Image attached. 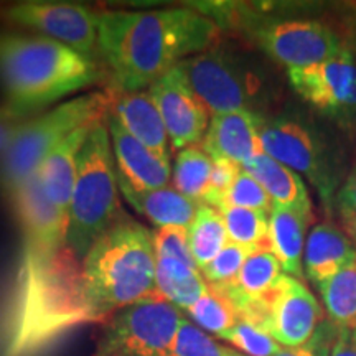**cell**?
I'll list each match as a JSON object with an SVG mask.
<instances>
[{
  "mask_svg": "<svg viewBox=\"0 0 356 356\" xmlns=\"http://www.w3.org/2000/svg\"><path fill=\"white\" fill-rule=\"evenodd\" d=\"M118 170L139 190H157L172 180V163L134 139L113 114H106Z\"/></svg>",
  "mask_w": 356,
  "mask_h": 356,
  "instance_id": "obj_15",
  "label": "cell"
},
{
  "mask_svg": "<svg viewBox=\"0 0 356 356\" xmlns=\"http://www.w3.org/2000/svg\"><path fill=\"white\" fill-rule=\"evenodd\" d=\"M109 104V92L104 89L66 101L25 122L0 155V190L8 200L37 175L47 155L66 137L79 127L104 121Z\"/></svg>",
  "mask_w": 356,
  "mask_h": 356,
  "instance_id": "obj_5",
  "label": "cell"
},
{
  "mask_svg": "<svg viewBox=\"0 0 356 356\" xmlns=\"http://www.w3.org/2000/svg\"><path fill=\"white\" fill-rule=\"evenodd\" d=\"M229 244L228 231L216 208L202 204L188 228V248L198 269L210 264Z\"/></svg>",
  "mask_w": 356,
  "mask_h": 356,
  "instance_id": "obj_26",
  "label": "cell"
},
{
  "mask_svg": "<svg viewBox=\"0 0 356 356\" xmlns=\"http://www.w3.org/2000/svg\"><path fill=\"white\" fill-rule=\"evenodd\" d=\"M97 124V122H96ZM96 124L79 127L55 147L40 165L37 175L47 198L63 215L70 216V204L73 197L78 172V155L86 142L89 132Z\"/></svg>",
  "mask_w": 356,
  "mask_h": 356,
  "instance_id": "obj_17",
  "label": "cell"
},
{
  "mask_svg": "<svg viewBox=\"0 0 356 356\" xmlns=\"http://www.w3.org/2000/svg\"><path fill=\"white\" fill-rule=\"evenodd\" d=\"M239 318L259 325L284 348L305 345L325 322V310L300 279L284 274L273 291Z\"/></svg>",
  "mask_w": 356,
  "mask_h": 356,
  "instance_id": "obj_7",
  "label": "cell"
},
{
  "mask_svg": "<svg viewBox=\"0 0 356 356\" xmlns=\"http://www.w3.org/2000/svg\"><path fill=\"white\" fill-rule=\"evenodd\" d=\"M220 35L215 20L195 8L97 15V51L111 81L121 92L149 89L190 56L208 51Z\"/></svg>",
  "mask_w": 356,
  "mask_h": 356,
  "instance_id": "obj_1",
  "label": "cell"
},
{
  "mask_svg": "<svg viewBox=\"0 0 356 356\" xmlns=\"http://www.w3.org/2000/svg\"><path fill=\"white\" fill-rule=\"evenodd\" d=\"M266 190L275 207L312 215V200L307 186L297 172L261 154L243 167Z\"/></svg>",
  "mask_w": 356,
  "mask_h": 356,
  "instance_id": "obj_21",
  "label": "cell"
},
{
  "mask_svg": "<svg viewBox=\"0 0 356 356\" xmlns=\"http://www.w3.org/2000/svg\"><path fill=\"white\" fill-rule=\"evenodd\" d=\"M155 257H168L197 266L188 248V229L181 226H165L152 233ZM198 267V266H197Z\"/></svg>",
  "mask_w": 356,
  "mask_h": 356,
  "instance_id": "obj_33",
  "label": "cell"
},
{
  "mask_svg": "<svg viewBox=\"0 0 356 356\" xmlns=\"http://www.w3.org/2000/svg\"><path fill=\"white\" fill-rule=\"evenodd\" d=\"M261 118L256 111L213 115L200 145L213 160L226 159L244 167L257 155L264 154L259 139Z\"/></svg>",
  "mask_w": 356,
  "mask_h": 356,
  "instance_id": "obj_14",
  "label": "cell"
},
{
  "mask_svg": "<svg viewBox=\"0 0 356 356\" xmlns=\"http://www.w3.org/2000/svg\"><path fill=\"white\" fill-rule=\"evenodd\" d=\"M97 15L88 7L66 2H17L0 8V17L7 24L24 26L42 33L96 60L97 51Z\"/></svg>",
  "mask_w": 356,
  "mask_h": 356,
  "instance_id": "obj_10",
  "label": "cell"
},
{
  "mask_svg": "<svg viewBox=\"0 0 356 356\" xmlns=\"http://www.w3.org/2000/svg\"><path fill=\"white\" fill-rule=\"evenodd\" d=\"M119 193L118 168L104 119L91 129L78 155L66 233V244L74 257L83 261L97 239L126 215Z\"/></svg>",
  "mask_w": 356,
  "mask_h": 356,
  "instance_id": "obj_4",
  "label": "cell"
},
{
  "mask_svg": "<svg viewBox=\"0 0 356 356\" xmlns=\"http://www.w3.org/2000/svg\"><path fill=\"white\" fill-rule=\"evenodd\" d=\"M259 139L266 155L305 175L318 190L323 202H332L337 178L323 144L309 129L287 118L267 119L262 115Z\"/></svg>",
  "mask_w": 356,
  "mask_h": 356,
  "instance_id": "obj_9",
  "label": "cell"
},
{
  "mask_svg": "<svg viewBox=\"0 0 356 356\" xmlns=\"http://www.w3.org/2000/svg\"><path fill=\"white\" fill-rule=\"evenodd\" d=\"M155 269L152 233L124 215L81 262V300L88 317L108 320L124 307L160 297Z\"/></svg>",
  "mask_w": 356,
  "mask_h": 356,
  "instance_id": "obj_2",
  "label": "cell"
},
{
  "mask_svg": "<svg viewBox=\"0 0 356 356\" xmlns=\"http://www.w3.org/2000/svg\"><path fill=\"white\" fill-rule=\"evenodd\" d=\"M356 257V246L345 231L322 222L310 231L305 241L304 273L315 286L340 273Z\"/></svg>",
  "mask_w": 356,
  "mask_h": 356,
  "instance_id": "obj_19",
  "label": "cell"
},
{
  "mask_svg": "<svg viewBox=\"0 0 356 356\" xmlns=\"http://www.w3.org/2000/svg\"><path fill=\"white\" fill-rule=\"evenodd\" d=\"M185 315L202 330L218 338L231 330L239 320L234 305L218 289L210 286L208 292L191 309L186 310Z\"/></svg>",
  "mask_w": 356,
  "mask_h": 356,
  "instance_id": "obj_28",
  "label": "cell"
},
{
  "mask_svg": "<svg viewBox=\"0 0 356 356\" xmlns=\"http://www.w3.org/2000/svg\"><path fill=\"white\" fill-rule=\"evenodd\" d=\"M222 204L246 208V210L264 211L267 215L273 211V207H274L273 200H270L269 195L266 193V190L262 188V185L251 175V173L244 170V168H241V172H239L238 177H236L233 185H231L228 193H226L225 203Z\"/></svg>",
  "mask_w": 356,
  "mask_h": 356,
  "instance_id": "obj_32",
  "label": "cell"
},
{
  "mask_svg": "<svg viewBox=\"0 0 356 356\" xmlns=\"http://www.w3.org/2000/svg\"><path fill=\"white\" fill-rule=\"evenodd\" d=\"M345 233L351 239V243L356 246V216H345L343 218Z\"/></svg>",
  "mask_w": 356,
  "mask_h": 356,
  "instance_id": "obj_39",
  "label": "cell"
},
{
  "mask_svg": "<svg viewBox=\"0 0 356 356\" xmlns=\"http://www.w3.org/2000/svg\"><path fill=\"white\" fill-rule=\"evenodd\" d=\"M330 356H356V341L351 330H340Z\"/></svg>",
  "mask_w": 356,
  "mask_h": 356,
  "instance_id": "obj_38",
  "label": "cell"
},
{
  "mask_svg": "<svg viewBox=\"0 0 356 356\" xmlns=\"http://www.w3.org/2000/svg\"><path fill=\"white\" fill-rule=\"evenodd\" d=\"M251 37L266 55L292 68L332 60L346 48L338 35L315 20H270L256 25Z\"/></svg>",
  "mask_w": 356,
  "mask_h": 356,
  "instance_id": "obj_11",
  "label": "cell"
},
{
  "mask_svg": "<svg viewBox=\"0 0 356 356\" xmlns=\"http://www.w3.org/2000/svg\"><path fill=\"white\" fill-rule=\"evenodd\" d=\"M118 185L121 195L134 210L152 221L154 225H157L159 228L181 226V228L188 229L197 215L198 204L184 197L173 186H163L157 190H139L129 184L127 178L119 170Z\"/></svg>",
  "mask_w": 356,
  "mask_h": 356,
  "instance_id": "obj_18",
  "label": "cell"
},
{
  "mask_svg": "<svg viewBox=\"0 0 356 356\" xmlns=\"http://www.w3.org/2000/svg\"><path fill=\"white\" fill-rule=\"evenodd\" d=\"M220 338L246 356H275L284 348L264 328L246 318H239L234 327Z\"/></svg>",
  "mask_w": 356,
  "mask_h": 356,
  "instance_id": "obj_29",
  "label": "cell"
},
{
  "mask_svg": "<svg viewBox=\"0 0 356 356\" xmlns=\"http://www.w3.org/2000/svg\"><path fill=\"white\" fill-rule=\"evenodd\" d=\"M287 73L292 88L314 108L337 119L356 118V60L350 50Z\"/></svg>",
  "mask_w": 356,
  "mask_h": 356,
  "instance_id": "obj_12",
  "label": "cell"
},
{
  "mask_svg": "<svg viewBox=\"0 0 356 356\" xmlns=\"http://www.w3.org/2000/svg\"><path fill=\"white\" fill-rule=\"evenodd\" d=\"M312 215L273 207L269 213V249L282 266L284 274L300 279L304 275L305 233Z\"/></svg>",
  "mask_w": 356,
  "mask_h": 356,
  "instance_id": "obj_22",
  "label": "cell"
},
{
  "mask_svg": "<svg viewBox=\"0 0 356 356\" xmlns=\"http://www.w3.org/2000/svg\"><path fill=\"white\" fill-rule=\"evenodd\" d=\"M340 328L332 322H323L305 345L297 348H282L275 356H330Z\"/></svg>",
  "mask_w": 356,
  "mask_h": 356,
  "instance_id": "obj_35",
  "label": "cell"
},
{
  "mask_svg": "<svg viewBox=\"0 0 356 356\" xmlns=\"http://www.w3.org/2000/svg\"><path fill=\"white\" fill-rule=\"evenodd\" d=\"M226 356H246V355L239 353V351H236L233 348H228V353H226Z\"/></svg>",
  "mask_w": 356,
  "mask_h": 356,
  "instance_id": "obj_40",
  "label": "cell"
},
{
  "mask_svg": "<svg viewBox=\"0 0 356 356\" xmlns=\"http://www.w3.org/2000/svg\"><path fill=\"white\" fill-rule=\"evenodd\" d=\"M252 249L238 246V244L229 243L222 251L213 259L210 264H207L200 273L207 280L208 286L211 287H225L238 277L239 270L244 264V261L252 254Z\"/></svg>",
  "mask_w": 356,
  "mask_h": 356,
  "instance_id": "obj_31",
  "label": "cell"
},
{
  "mask_svg": "<svg viewBox=\"0 0 356 356\" xmlns=\"http://www.w3.org/2000/svg\"><path fill=\"white\" fill-rule=\"evenodd\" d=\"M181 318L160 297L124 307L102 325L95 356H170Z\"/></svg>",
  "mask_w": 356,
  "mask_h": 356,
  "instance_id": "obj_6",
  "label": "cell"
},
{
  "mask_svg": "<svg viewBox=\"0 0 356 356\" xmlns=\"http://www.w3.org/2000/svg\"><path fill=\"white\" fill-rule=\"evenodd\" d=\"M147 91L162 115L172 150L180 152L202 144L211 115L190 88L181 63L150 84Z\"/></svg>",
  "mask_w": 356,
  "mask_h": 356,
  "instance_id": "obj_13",
  "label": "cell"
},
{
  "mask_svg": "<svg viewBox=\"0 0 356 356\" xmlns=\"http://www.w3.org/2000/svg\"><path fill=\"white\" fill-rule=\"evenodd\" d=\"M243 167H239L238 163L231 162L226 159H215L213 160V172H211V180L210 186H208L207 195H204L203 204L208 207L220 208L225 203L226 193L233 185V181L238 177V173L241 172Z\"/></svg>",
  "mask_w": 356,
  "mask_h": 356,
  "instance_id": "obj_34",
  "label": "cell"
},
{
  "mask_svg": "<svg viewBox=\"0 0 356 356\" xmlns=\"http://www.w3.org/2000/svg\"><path fill=\"white\" fill-rule=\"evenodd\" d=\"M337 204L341 216H356V165L337 195Z\"/></svg>",
  "mask_w": 356,
  "mask_h": 356,
  "instance_id": "obj_37",
  "label": "cell"
},
{
  "mask_svg": "<svg viewBox=\"0 0 356 356\" xmlns=\"http://www.w3.org/2000/svg\"><path fill=\"white\" fill-rule=\"evenodd\" d=\"M109 92V111L121 122V126L131 134L134 139L144 144L159 157L170 162V139L162 121L157 106L149 91L121 92L106 86Z\"/></svg>",
  "mask_w": 356,
  "mask_h": 356,
  "instance_id": "obj_16",
  "label": "cell"
},
{
  "mask_svg": "<svg viewBox=\"0 0 356 356\" xmlns=\"http://www.w3.org/2000/svg\"><path fill=\"white\" fill-rule=\"evenodd\" d=\"M228 231L229 243L257 251L269 248V215L264 211L222 204L218 208Z\"/></svg>",
  "mask_w": 356,
  "mask_h": 356,
  "instance_id": "obj_27",
  "label": "cell"
},
{
  "mask_svg": "<svg viewBox=\"0 0 356 356\" xmlns=\"http://www.w3.org/2000/svg\"><path fill=\"white\" fill-rule=\"evenodd\" d=\"M228 346H222L188 318H181L170 356H226Z\"/></svg>",
  "mask_w": 356,
  "mask_h": 356,
  "instance_id": "obj_30",
  "label": "cell"
},
{
  "mask_svg": "<svg viewBox=\"0 0 356 356\" xmlns=\"http://www.w3.org/2000/svg\"><path fill=\"white\" fill-rule=\"evenodd\" d=\"M33 118V114H25L8 104L0 106V155L10 144L15 134L19 132V129Z\"/></svg>",
  "mask_w": 356,
  "mask_h": 356,
  "instance_id": "obj_36",
  "label": "cell"
},
{
  "mask_svg": "<svg viewBox=\"0 0 356 356\" xmlns=\"http://www.w3.org/2000/svg\"><path fill=\"white\" fill-rule=\"evenodd\" d=\"M213 172V159L203 150L202 145L186 147L175 157L172 168L173 188L184 197L202 207L204 195L210 186Z\"/></svg>",
  "mask_w": 356,
  "mask_h": 356,
  "instance_id": "obj_25",
  "label": "cell"
},
{
  "mask_svg": "<svg viewBox=\"0 0 356 356\" xmlns=\"http://www.w3.org/2000/svg\"><path fill=\"white\" fill-rule=\"evenodd\" d=\"M155 284L159 296L185 314L208 292V284L197 266L157 257Z\"/></svg>",
  "mask_w": 356,
  "mask_h": 356,
  "instance_id": "obj_23",
  "label": "cell"
},
{
  "mask_svg": "<svg viewBox=\"0 0 356 356\" xmlns=\"http://www.w3.org/2000/svg\"><path fill=\"white\" fill-rule=\"evenodd\" d=\"M181 68L195 96L213 115L252 111L259 81L233 56L208 50L181 61Z\"/></svg>",
  "mask_w": 356,
  "mask_h": 356,
  "instance_id": "obj_8",
  "label": "cell"
},
{
  "mask_svg": "<svg viewBox=\"0 0 356 356\" xmlns=\"http://www.w3.org/2000/svg\"><path fill=\"white\" fill-rule=\"evenodd\" d=\"M317 287L330 322L340 330L353 332L356 328V257Z\"/></svg>",
  "mask_w": 356,
  "mask_h": 356,
  "instance_id": "obj_24",
  "label": "cell"
},
{
  "mask_svg": "<svg viewBox=\"0 0 356 356\" xmlns=\"http://www.w3.org/2000/svg\"><path fill=\"white\" fill-rule=\"evenodd\" d=\"M284 275L282 266L269 248H261L244 261L238 277L225 287H215L234 305L238 315L273 291ZM211 287V286H210Z\"/></svg>",
  "mask_w": 356,
  "mask_h": 356,
  "instance_id": "obj_20",
  "label": "cell"
},
{
  "mask_svg": "<svg viewBox=\"0 0 356 356\" xmlns=\"http://www.w3.org/2000/svg\"><path fill=\"white\" fill-rule=\"evenodd\" d=\"M104 78V66L51 38L0 37V83L6 104L25 114H42L53 102Z\"/></svg>",
  "mask_w": 356,
  "mask_h": 356,
  "instance_id": "obj_3",
  "label": "cell"
},
{
  "mask_svg": "<svg viewBox=\"0 0 356 356\" xmlns=\"http://www.w3.org/2000/svg\"><path fill=\"white\" fill-rule=\"evenodd\" d=\"M351 333H353V338H355V341H356V328H355V330L351 332Z\"/></svg>",
  "mask_w": 356,
  "mask_h": 356,
  "instance_id": "obj_41",
  "label": "cell"
}]
</instances>
